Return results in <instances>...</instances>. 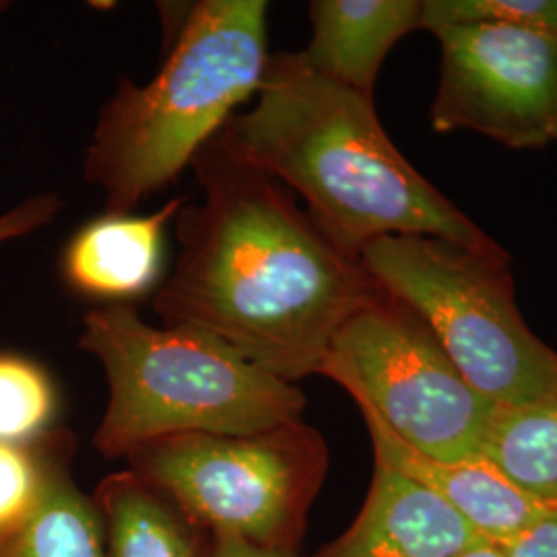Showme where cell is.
<instances>
[{"mask_svg":"<svg viewBox=\"0 0 557 557\" xmlns=\"http://www.w3.org/2000/svg\"><path fill=\"white\" fill-rule=\"evenodd\" d=\"M9 9V2H0V11H7Z\"/></svg>","mask_w":557,"mask_h":557,"instance_id":"603a6c76","label":"cell"},{"mask_svg":"<svg viewBox=\"0 0 557 557\" xmlns=\"http://www.w3.org/2000/svg\"><path fill=\"white\" fill-rule=\"evenodd\" d=\"M423 0H314L312 38L299 52L326 79L374 100L382 62L421 27Z\"/></svg>","mask_w":557,"mask_h":557,"instance_id":"8fae6325","label":"cell"},{"mask_svg":"<svg viewBox=\"0 0 557 557\" xmlns=\"http://www.w3.org/2000/svg\"><path fill=\"white\" fill-rule=\"evenodd\" d=\"M184 200H168L151 215L106 213L89 221L62 255L66 283L110 304L147 294L160 277L165 227L176 220Z\"/></svg>","mask_w":557,"mask_h":557,"instance_id":"7c38bea8","label":"cell"},{"mask_svg":"<svg viewBox=\"0 0 557 557\" xmlns=\"http://www.w3.org/2000/svg\"><path fill=\"white\" fill-rule=\"evenodd\" d=\"M359 259L418 314L473 391L496 407L557 393V351L518 310L508 255L434 236H386Z\"/></svg>","mask_w":557,"mask_h":557,"instance_id":"5b68a950","label":"cell"},{"mask_svg":"<svg viewBox=\"0 0 557 557\" xmlns=\"http://www.w3.org/2000/svg\"><path fill=\"white\" fill-rule=\"evenodd\" d=\"M209 533H232L267 549L299 552L308 515L329 473V446L304 419L255 434H180L128 457Z\"/></svg>","mask_w":557,"mask_h":557,"instance_id":"8992f818","label":"cell"},{"mask_svg":"<svg viewBox=\"0 0 557 557\" xmlns=\"http://www.w3.org/2000/svg\"><path fill=\"white\" fill-rule=\"evenodd\" d=\"M455 557H506V554L499 541L481 537Z\"/></svg>","mask_w":557,"mask_h":557,"instance_id":"7402d4cb","label":"cell"},{"mask_svg":"<svg viewBox=\"0 0 557 557\" xmlns=\"http://www.w3.org/2000/svg\"><path fill=\"white\" fill-rule=\"evenodd\" d=\"M79 347L108 380L94 446L110 460L168 436H239L304 419L298 384L199 331L153 326L122 301L83 317Z\"/></svg>","mask_w":557,"mask_h":557,"instance_id":"277c9868","label":"cell"},{"mask_svg":"<svg viewBox=\"0 0 557 557\" xmlns=\"http://www.w3.org/2000/svg\"><path fill=\"white\" fill-rule=\"evenodd\" d=\"M502 547L506 557H557V512L547 510Z\"/></svg>","mask_w":557,"mask_h":557,"instance_id":"ffe728a7","label":"cell"},{"mask_svg":"<svg viewBox=\"0 0 557 557\" xmlns=\"http://www.w3.org/2000/svg\"><path fill=\"white\" fill-rule=\"evenodd\" d=\"M264 0H200L145 85L120 79L85 151V180L108 213H131L168 188L259 91L267 52Z\"/></svg>","mask_w":557,"mask_h":557,"instance_id":"3957f363","label":"cell"},{"mask_svg":"<svg viewBox=\"0 0 557 557\" xmlns=\"http://www.w3.org/2000/svg\"><path fill=\"white\" fill-rule=\"evenodd\" d=\"M213 535V552L211 557H301L299 552H281V549H267L246 539L232 535V533H211Z\"/></svg>","mask_w":557,"mask_h":557,"instance_id":"44dd1931","label":"cell"},{"mask_svg":"<svg viewBox=\"0 0 557 557\" xmlns=\"http://www.w3.org/2000/svg\"><path fill=\"white\" fill-rule=\"evenodd\" d=\"M57 409V386L40 363L0 354V442H38L52 432Z\"/></svg>","mask_w":557,"mask_h":557,"instance_id":"e0dca14e","label":"cell"},{"mask_svg":"<svg viewBox=\"0 0 557 557\" xmlns=\"http://www.w3.org/2000/svg\"><path fill=\"white\" fill-rule=\"evenodd\" d=\"M91 498L108 557H211L213 535L131 469L108 475Z\"/></svg>","mask_w":557,"mask_h":557,"instance_id":"4fadbf2b","label":"cell"},{"mask_svg":"<svg viewBox=\"0 0 557 557\" xmlns=\"http://www.w3.org/2000/svg\"><path fill=\"white\" fill-rule=\"evenodd\" d=\"M73 455L60 460L38 512L0 557H108L94 498L73 479Z\"/></svg>","mask_w":557,"mask_h":557,"instance_id":"9a60e30c","label":"cell"},{"mask_svg":"<svg viewBox=\"0 0 557 557\" xmlns=\"http://www.w3.org/2000/svg\"><path fill=\"white\" fill-rule=\"evenodd\" d=\"M440 44L436 133L471 131L510 149L557 143V41L499 21L455 23Z\"/></svg>","mask_w":557,"mask_h":557,"instance_id":"ba28073f","label":"cell"},{"mask_svg":"<svg viewBox=\"0 0 557 557\" xmlns=\"http://www.w3.org/2000/svg\"><path fill=\"white\" fill-rule=\"evenodd\" d=\"M220 137L239 160L301 195L308 215L349 255L386 236L508 255L398 151L374 100L326 79L299 52L269 57L255 106L234 114Z\"/></svg>","mask_w":557,"mask_h":557,"instance_id":"7a4b0ae2","label":"cell"},{"mask_svg":"<svg viewBox=\"0 0 557 557\" xmlns=\"http://www.w3.org/2000/svg\"><path fill=\"white\" fill-rule=\"evenodd\" d=\"M190 168L200 197L176 215L178 259L153 299L161 324L218 338L292 384L319 374L338 331L386 292L220 135Z\"/></svg>","mask_w":557,"mask_h":557,"instance_id":"6da1fadb","label":"cell"},{"mask_svg":"<svg viewBox=\"0 0 557 557\" xmlns=\"http://www.w3.org/2000/svg\"><path fill=\"white\" fill-rule=\"evenodd\" d=\"M478 539V531L438 496L374 465L351 527L312 557H455Z\"/></svg>","mask_w":557,"mask_h":557,"instance_id":"9c48e42d","label":"cell"},{"mask_svg":"<svg viewBox=\"0 0 557 557\" xmlns=\"http://www.w3.org/2000/svg\"><path fill=\"white\" fill-rule=\"evenodd\" d=\"M319 374L430 457L478 458L496 411L460 376L418 314L388 294L338 331Z\"/></svg>","mask_w":557,"mask_h":557,"instance_id":"52a82bcc","label":"cell"},{"mask_svg":"<svg viewBox=\"0 0 557 557\" xmlns=\"http://www.w3.org/2000/svg\"><path fill=\"white\" fill-rule=\"evenodd\" d=\"M549 510H554V512H557V504H556V506H552V508H549Z\"/></svg>","mask_w":557,"mask_h":557,"instance_id":"cb8c5ba5","label":"cell"},{"mask_svg":"<svg viewBox=\"0 0 557 557\" xmlns=\"http://www.w3.org/2000/svg\"><path fill=\"white\" fill-rule=\"evenodd\" d=\"M75 455V438L52 430L32 444L0 442V552L40 508L62 458Z\"/></svg>","mask_w":557,"mask_h":557,"instance_id":"2e32d148","label":"cell"},{"mask_svg":"<svg viewBox=\"0 0 557 557\" xmlns=\"http://www.w3.org/2000/svg\"><path fill=\"white\" fill-rule=\"evenodd\" d=\"M361 416L370 432L374 465L411 479L438 496L481 537L502 543L547 512L545 506L524 496L483 458L450 460L423 455L398 440L374 416L366 411Z\"/></svg>","mask_w":557,"mask_h":557,"instance_id":"30bf717a","label":"cell"},{"mask_svg":"<svg viewBox=\"0 0 557 557\" xmlns=\"http://www.w3.org/2000/svg\"><path fill=\"white\" fill-rule=\"evenodd\" d=\"M471 21L510 23L557 41V0H425L419 29Z\"/></svg>","mask_w":557,"mask_h":557,"instance_id":"ac0fdd59","label":"cell"},{"mask_svg":"<svg viewBox=\"0 0 557 557\" xmlns=\"http://www.w3.org/2000/svg\"><path fill=\"white\" fill-rule=\"evenodd\" d=\"M62 211V200L54 193L34 195L0 215V244L25 238L50 225Z\"/></svg>","mask_w":557,"mask_h":557,"instance_id":"d6986e66","label":"cell"},{"mask_svg":"<svg viewBox=\"0 0 557 557\" xmlns=\"http://www.w3.org/2000/svg\"><path fill=\"white\" fill-rule=\"evenodd\" d=\"M478 458L547 510L557 504V393L496 407Z\"/></svg>","mask_w":557,"mask_h":557,"instance_id":"5bb4252c","label":"cell"}]
</instances>
